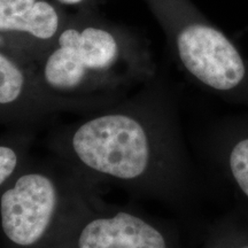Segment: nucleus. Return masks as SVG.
Instances as JSON below:
<instances>
[{"instance_id": "nucleus-10", "label": "nucleus", "mask_w": 248, "mask_h": 248, "mask_svg": "<svg viewBox=\"0 0 248 248\" xmlns=\"http://www.w3.org/2000/svg\"><path fill=\"white\" fill-rule=\"evenodd\" d=\"M245 248H248V247H245Z\"/></svg>"}, {"instance_id": "nucleus-9", "label": "nucleus", "mask_w": 248, "mask_h": 248, "mask_svg": "<svg viewBox=\"0 0 248 248\" xmlns=\"http://www.w3.org/2000/svg\"><path fill=\"white\" fill-rule=\"evenodd\" d=\"M59 1H61V2H64V4L74 5V4H78V2L82 1V0H59Z\"/></svg>"}, {"instance_id": "nucleus-3", "label": "nucleus", "mask_w": 248, "mask_h": 248, "mask_svg": "<svg viewBox=\"0 0 248 248\" xmlns=\"http://www.w3.org/2000/svg\"><path fill=\"white\" fill-rule=\"evenodd\" d=\"M120 58L119 42L108 31L92 27L83 31L67 29L59 37L58 47L45 59L42 83L48 90L49 98L67 110H75L63 97L80 93L94 77L108 75Z\"/></svg>"}, {"instance_id": "nucleus-8", "label": "nucleus", "mask_w": 248, "mask_h": 248, "mask_svg": "<svg viewBox=\"0 0 248 248\" xmlns=\"http://www.w3.org/2000/svg\"><path fill=\"white\" fill-rule=\"evenodd\" d=\"M230 166L235 181L248 197V139L235 145L230 156Z\"/></svg>"}, {"instance_id": "nucleus-2", "label": "nucleus", "mask_w": 248, "mask_h": 248, "mask_svg": "<svg viewBox=\"0 0 248 248\" xmlns=\"http://www.w3.org/2000/svg\"><path fill=\"white\" fill-rule=\"evenodd\" d=\"M54 248H170L154 223L128 206L105 202L83 188Z\"/></svg>"}, {"instance_id": "nucleus-4", "label": "nucleus", "mask_w": 248, "mask_h": 248, "mask_svg": "<svg viewBox=\"0 0 248 248\" xmlns=\"http://www.w3.org/2000/svg\"><path fill=\"white\" fill-rule=\"evenodd\" d=\"M177 51L186 70L201 83L226 91L245 76V64L233 44L215 28L192 24L179 32Z\"/></svg>"}, {"instance_id": "nucleus-1", "label": "nucleus", "mask_w": 248, "mask_h": 248, "mask_svg": "<svg viewBox=\"0 0 248 248\" xmlns=\"http://www.w3.org/2000/svg\"><path fill=\"white\" fill-rule=\"evenodd\" d=\"M85 184L54 157H31L0 188V231L8 248H54Z\"/></svg>"}, {"instance_id": "nucleus-7", "label": "nucleus", "mask_w": 248, "mask_h": 248, "mask_svg": "<svg viewBox=\"0 0 248 248\" xmlns=\"http://www.w3.org/2000/svg\"><path fill=\"white\" fill-rule=\"evenodd\" d=\"M35 129H13L0 136V188L4 187L31 159Z\"/></svg>"}, {"instance_id": "nucleus-5", "label": "nucleus", "mask_w": 248, "mask_h": 248, "mask_svg": "<svg viewBox=\"0 0 248 248\" xmlns=\"http://www.w3.org/2000/svg\"><path fill=\"white\" fill-rule=\"evenodd\" d=\"M61 110L67 109L43 92L30 90L26 71L0 52V124L35 129Z\"/></svg>"}, {"instance_id": "nucleus-6", "label": "nucleus", "mask_w": 248, "mask_h": 248, "mask_svg": "<svg viewBox=\"0 0 248 248\" xmlns=\"http://www.w3.org/2000/svg\"><path fill=\"white\" fill-rule=\"evenodd\" d=\"M58 28L57 12L47 2L0 0V32H23L38 40H48Z\"/></svg>"}]
</instances>
